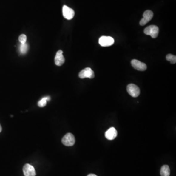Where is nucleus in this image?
I'll return each mask as SVG.
<instances>
[{
    "mask_svg": "<svg viewBox=\"0 0 176 176\" xmlns=\"http://www.w3.org/2000/svg\"><path fill=\"white\" fill-rule=\"evenodd\" d=\"M144 33L146 35H150L153 38H156L158 36L159 29L157 26L151 25L148 26L144 29Z\"/></svg>",
    "mask_w": 176,
    "mask_h": 176,
    "instance_id": "nucleus-1",
    "label": "nucleus"
},
{
    "mask_svg": "<svg viewBox=\"0 0 176 176\" xmlns=\"http://www.w3.org/2000/svg\"><path fill=\"white\" fill-rule=\"evenodd\" d=\"M62 143L67 146H72L75 144V139L72 133H67L62 140Z\"/></svg>",
    "mask_w": 176,
    "mask_h": 176,
    "instance_id": "nucleus-2",
    "label": "nucleus"
},
{
    "mask_svg": "<svg viewBox=\"0 0 176 176\" xmlns=\"http://www.w3.org/2000/svg\"><path fill=\"white\" fill-rule=\"evenodd\" d=\"M127 91L129 95L133 98H137L140 95V88L135 84H129L127 87Z\"/></svg>",
    "mask_w": 176,
    "mask_h": 176,
    "instance_id": "nucleus-3",
    "label": "nucleus"
},
{
    "mask_svg": "<svg viewBox=\"0 0 176 176\" xmlns=\"http://www.w3.org/2000/svg\"><path fill=\"white\" fill-rule=\"evenodd\" d=\"M115 42L114 38L110 36H103L99 38V44L102 47H109L113 45Z\"/></svg>",
    "mask_w": 176,
    "mask_h": 176,
    "instance_id": "nucleus-4",
    "label": "nucleus"
},
{
    "mask_svg": "<svg viewBox=\"0 0 176 176\" xmlns=\"http://www.w3.org/2000/svg\"><path fill=\"white\" fill-rule=\"evenodd\" d=\"M79 77L80 78L84 79L85 78L92 79L95 77V73L94 71L90 68H86L82 70L79 73Z\"/></svg>",
    "mask_w": 176,
    "mask_h": 176,
    "instance_id": "nucleus-5",
    "label": "nucleus"
},
{
    "mask_svg": "<svg viewBox=\"0 0 176 176\" xmlns=\"http://www.w3.org/2000/svg\"><path fill=\"white\" fill-rule=\"evenodd\" d=\"M153 15H154V14L152 11H151L150 10H146L145 12H144L143 14V18L140 21V25L142 26H144L148 22H150L152 20Z\"/></svg>",
    "mask_w": 176,
    "mask_h": 176,
    "instance_id": "nucleus-6",
    "label": "nucleus"
},
{
    "mask_svg": "<svg viewBox=\"0 0 176 176\" xmlns=\"http://www.w3.org/2000/svg\"><path fill=\"white\" fill-rule=\"evenodd\" d=\"M62 12L63 16L67 20H71L75 16L74 10L68 6H64L63 7Z\"/></svg>",
    "mask_w": 176,
    "mask_h": 176,
    "instance_id": "nucleus-7",
    "label": "nucleus"
},
{
    "mask_svg": "<svg viewBox=\"0 0 176 176\" xmlns=\"http://www.w3.org/2000/svg\"><path fill=\"white\" fill-rule=\"evenodd\" d=\"M23 172L25 176H35L36 175L35 168L30 164H26L24 166Z\"/></svg>",
    "mask_w": 176,
    "mask_h": 176,
    "instance_id": "nucleus-8",
    "label": "nucleus"
},
{
    "mask_svg": "<svg viewBox=\"0 0 176 176\" xmlns=\"http://www.w3.org/2000/svg\"><path fill=\"white\" fill-rule=\"evenodd\" d=\"M131 65L133 68L140 71H144L147 69V66L145 63L138 60L133 59L131 61Z\"/></svg>",
    "mask_w": 176,
    "mask_h": 176,
    "instance_id": "nucleus-9",
    "label": "nucleus"
},
{
    "mask_svg": "<svg viewBox=\"0 0 176 176\" xmlns=\"http://www.w3.org/2000/svg\"><path fill=\"white\" fill-rule=\"evenodd\" d=\"M63 52L62 50H59L56 54L55 57L54 59V62L55 65L58 66H61L65 62V58L63 55Z\"/></svg>",
    "mask_w": 176,
    "mask_h": 176,
    "instance_id": "nucleus-10",
    "label": "nucleus"
},
{
    "mask_svg": "<svg viewBox=\"0 0 176 176\" xmlns=\"http://www.w3.org/2000/svg\"><path fill=\"white\" fill-rule=\"evenodd\" d=\"M118 132L116 129L114 127L109 128L107 131L106 132L105 136L106 138L108 140H113L117 137Z\"/></svg>",
    "mask_w": 176,
    "mask_h": 176,
    "instance_id": "nucleus-11",
    "label": "nucleus"
},
{
    "mask_svg": "<svg viewBox=\"0 0 176 176\" xmlns=\"http://www.w3.org/2000/svg\"><path fill=\"white\" fill-rule=\"evenodd\" d=\"M170 175V169L167 165H163L160 169L161 176H169Z\"/></svg>",
    "mask_w": 176,
    "mask_h": 176,
    "instance_id": "nucleus-12",
    "label": "nucleus"
},
{
    "mask_svg": "<svg viewBox=\"0 0 176 176\" xmlns=\"http://www.w3.org/2000/svg\"><path fill=\"white\" fill-rule=\"evenodd\" d=\"M28 49H29V46L27 43L24 44H21L20 47H19V50L21 54H26L28 51Z\"/></svg>",
    "mask_w": 176,
    "mask_h": 176,
    "instance_id": "nucleus-13",
    "label": "nucleus"
},
{
    "mask_svg": "<svg viewBox=\"0 0 176 176\" xmlns=\"http://www.w3.org/2000/svg\"><path fill=\"white\" fill-rule=\"evenodd\" d=\"M50 100V97H49V96L43 98L42 99L40 100L38 102V106L40 107H45V106L46 105L47 101V100L49 101Z\"/></svg>",
    "mask_w": 176,
    "mask_h": 176,
    "instance_id": "nucleus-14",
    "label": "nucleus"
},
{
    "mask_svg": "<svg viewBox=\"0 0 176 176\" xmlns=\"http://www.w3.org/2000/svg\"><path fill=\"white\" fill-rule=\"evenodd\" d=\"M167 60L170 61L172 64H175L176 63V56L172 54H168L166 56Z\"/></svg>",
    "mask_w": 176,
    "mask_h": 176,
    "instance_id": "nucleus-15",
    "label": "nucleus"
},
{
    "mask_svg": "<svg viewBox=\"0 0 176 176\" xmlns=\"http://www.w3.org/2000/svg\"><path fill=\"white\" fill-rule=\"evenodd\" d=\"M27 36L26 35L24 34H21V35L19 36V41L20 42L21 44L26 43L27 42Z\"/></svg>",
    "mask_w": 176,
    "mask_h": 176,
    "instance_id": "nucleus-16",
    "label": "nucleus"
},
{
    "mask_svg": "<svg viewBox=\"0 0 176 176\" xmlns=\"http://www.w3.org/2000/svg\"><path fill=\"white\" fill-rule=\"evenodd\" d=\"M87 176H98L97 175H95V174H89V175H88Z\"/></svg>",
    "mask_w": 176,
    "mask_h": 176,
    "instance_id": "nucleus-17",
    "label": "nucleus"
},
{
    "mask_svg": "<svg viewBox=\"0 0 176 176\" xmlns=\"http://www.w3.org/2000/svg\"><path fill=\"white\" fill-rule=\"evenodd\" d=\"M2 131V128H1V125L0 124V132H1Z\"/></svg>",
    "mask_w": 176,
    "mask_h": 176,
    "instance_id": "nucleus-18",
    "label": "nucleus"
}]
</instances>
